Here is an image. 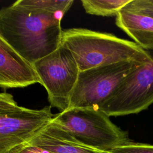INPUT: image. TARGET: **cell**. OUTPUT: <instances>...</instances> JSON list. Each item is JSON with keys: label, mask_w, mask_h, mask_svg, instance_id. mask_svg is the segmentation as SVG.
<instances>
[{"label": "cell", "mask_w": 153, "mask_h": 153, "mask_svg": "<svg viewBox=\"0 0 153 153\" xmlns=\"http://www.w3.org/2000/svg\"><path fill=\"white\" fill-rule=\"evenodd\" d=\"M131 0H82L81 3L88 14L103 17L117 16Z\"/></svg>", "instance_id": "obj_11"}, {"label": "cell", "mask_w": 153, "mask_h": 153, "mask_svg": "<svg viewBox=\"0 0 153 153\" xmlns=\"http://www.w3.org/2000/svg\"><path fill=\"white\" fill-rule=\"evenodd\" d=\"M152 61L130 74L100 108L109 117L136 114L153 104V50Z\"/></svg>", "instance_id": "obj_6"}, {"label": "cell", "mask_w": 153, "mask_h": 153, "mask_svg": "<svg viewBox=\"0 0 153 153\" xmlns=\"http://www.w3.org/2000/svg\"><path fill=\"white\" fill-rule=\"evenodd\" d=\"M123 9L153 17V0H131Z\"/></svg>", "instance_id": "obj_14"}, {"label": "cell", "mask_w": 153, "mask_h": 153, "mask_svg": "<svg viewBox=\"0 0 153 153\" xmlns=\"http://www.w3.org/2000/svg\"><path fill=\"white\" fill-rule=\"evenodd\" d=\"M10 153H51L45 149L33 146L26 143L22 145H20L14 149H13Z\"/></svg>", "instance_id": "obj_15"}, {"label": "cell", "mask_w": 153, "mask_h": 153, "mask_svg": "<svg viewBox=\"0 0 153 153\" xmlns=\"http://www.w3.org/2000/svg\"><path fill=\"white\" fill-rule=\"evenodd\" d=\"M19 106L12 94L8 93H0V110L14 108Z\"/></svg>", "instance_id": "obj_16"}, {"label": "cell", "mask_w": 153, "mask_h": 153, "mask_svg": "<svg viewBox=\"0 0 153 153\" xmlns=\"http://www.w3.org/2000/svg\"><path fill=\"white\" fill-rule=\"evenodd\" d=\"M61 44L72 53L79 72L119 62L152 61L149 53L134 42L85 28L63 30Z\"/></svg>", "instance_id": "obj_2"}, {"label": "cell", "mask_w": 153, "mask_h": 153, "mask_svg": "<svg viewBox=\"0 0 153 153\" xmlns=\"http://www.w3.org/2000/svg\"><path fill=\"white\" fill-rule=\"evenodd\" d=\"M74 2L73 0H19L15 3L29 8L65 14Z\"/></svg>", "instance_id": "obj_12"}, {"label": "cell", "mask_w": 153, "mask_h": 153, "mask_svg": "<svg viewBox=\"0 0 153 153\" xmlns=\"http://www.w3.org/2000/svg\"><path fill=\"white\" fill-rule=\"evenodd\" d=\"M40 79L32 64L23 59L0 35V87L23 88Z\"/></svg>", "instance_id": "obj_8"}, {"label": "cell", "mask_w": 153, "mask_h": 153, "mask_svg": "<svg viewBox=\"0 0 153 153\" xmlns=\"http://www.w3.org/2000/svg\"><path fill=\"white\" fill-rule=\"evenodd\" d=\"M115 23L142 48L153 50L152 17L123 9L116 16Z\"/></svg>", "instance_id": "obj_10"}, {"label": "cell", "mask_w": 153, "mask_h": 153, "mask_svg": "<svg viewBox=\"0 0 153 153\" xmlns=\"http://www.w3.org/2000/svg\"><path fill=\"white\" fill-rule=\"evenodd\" d=\"M27 143L51 153H111L85 145L51 121Z\"/></svg>", "instance_id": "obj_9"}, {"label": "cell", "mask_w": 153, "mask_h": 153, "mask_svg": "<svg viewBox=\"0 0 153 153\" xmlns=\"http://www.w3.org/2000/svg\"><path fill=\"white\" fill-rule=\"evenodd\" d=\"M51 106L32 109L17 106L0 110V153L27 143L54 117Z\"/></svg>", "instance_id": "obj_7"}, {"label": "cell", "mask_w": 153, "mask_h": 153, "mask_svg": "<svg viewBox=\"0 0 153 153\" xmlns=\"http://www.w3.org/2000/svg\"><path fill=\"white\" fill-rule=\"evenodd\" d=\"M33 66L45 88L51 107L68 109L79 70L71 51L63 44L48 55L39 59Z\"/></svg>", "instance_id": "obj_5"}, {"label": "cell", "mask_w": 153, "mask_h": 153, "mask_svg": "<svg viewBox=\"0 0 153 153\" xmlns=\"http://www.w3.org/2000/svg\"><path fill=\"white\" fill-rule=\"evenodd\" d=\"M111 153H153V145L130 142L112 149Z\"/></svg>", "instance_id": "obj_13"}, {"label": "cell", "mask_w": 153, "mask_h": 153, "mask_svg": "<svg viewBox=\"0 0 153 153\" xmlns=\"http://www.w3.org/2000/svg\"><path fill=\"white\" fill-rule=\"evenodd\" d=\"M51 122L90 148L109 152L131 142L127 131L99 108L74 107L54 115Z\"/></svg>", "instance_id": "obj_3"}, {"label": "cell", "mask_w": 153, "mask_h": 153, "mask_svg": "<svg viewBox=\"0 0 153 153\" xmlns=\"http://www.w3.org/2000/svg\"><path fill=\"white\" fill-rule=\"evenodd\" d=\"M140 63L124 62L79 72L68 108H100Z\"/></svg>", "instance_id": "obj_4"}, {"label": "cell", "mask_w": 153, "mask_h": 153, "mask_svg": "<svg viewBox=\"0 0 153 153\" xmlns=\"http://www.w3.org/2000/svg\"><path fill=\"white\" fill-rule=\"evenodd\" d=\"M62 13H52L14 2L0 10V35L33 65L61 44Z\"/></svg>", "instance_id": "obj_1"}]
</instances>
